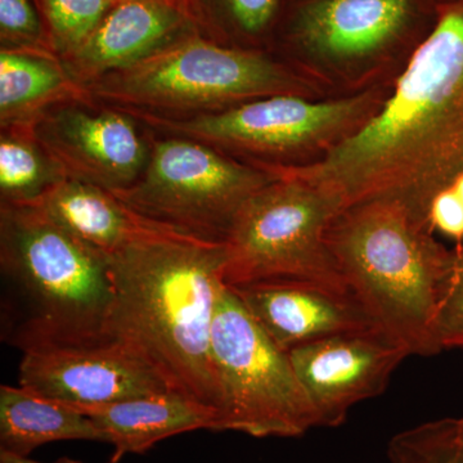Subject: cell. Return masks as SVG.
<instances>
[{
    "instance_id": "9a60e30c",
    "label": "cell",
    "mask_w": 463,
    "mask_h": 463,
    "mask_svg": "<svg viewBox=\"0 0 463 463\" xmlns=\"http://www.w3.org/2000/svg\"><path fill=\"white\" fill-rule=\"evenodd\" d=\"M194 33H201L199 24L182 3L120 0L87 41L61 60L76 83L88 90L103 76L136 65Z\"/></svg>"
},
{
    "instance_id": "8fae6325",
    "label": "cell",
    "mask_w": 463,
    "mask_h": 463,
    "mask_svg": "<svg viewBox=\"0 0 463 463\" xmlns=\"http://www.w3.org/2000/svg\"><path fill=\"white\" fill-rule=\"evenodd\" d=\"M138 124L121 109L71 102L48 111L33 132L67 179L114 194L130 187L147 166L151 138Z\"/></svg>"
},
{
    "instance_id": "d6986e66",
    "label": "cell",
    "mask_w": 463,
    "mask_h": 463,
    "mask_svg": "<svg viewBox=\"0 0 463 463\" xmlns=\"http://www.w3.org/2000/svg\"><path fill=\"white\" fill-rule=\"evenodd\" d=\"M60 440L106 443L90 417L25 386H0V452L29 457Z\"/></svg>"
},
{
    "instance_id": "cb8c5ba5",
    "label": "cell",
    "mask_w": 463,
    "mask_h": 463,
    "mask_svg": "<svg viewBox=\"0 0 463 463\" xmlns=\"http://www.w3.org/2000/svg\"><path fill=\"white\" fill-rule=\"evenodd\" d=\"M0 43L3 50L52 51L33 0H0Z\"/></svg>"
},
{
    "instance_id": "5b68a950",
    "label": "cell",
    "mask_w": 463,
    "mask_h": 463,
    "mask_svg": "<svg viewBox=\"0 0 463 463\" xmlns=\"http://www.w3.org/2000/svg\"><path fill=\"white\" fill-rule=\"evenodd\" d=\"M88 90L96 102L112 108L183 118L298 94L303 81L264 52L194 33L136 65L103 76Z\"/></svg>"
},
{
    "instance_id": "3957f363",
    "label": "cell",
    "mask_w": 463,
    "mask_h": 463,
    "mask_svg": "<svg viewBox=\"0 0 463 463\" xmlns=\"http://www.w3.org/2000/svg\"><path fill=\"white\" fill-rule=\"evenodd\" d=\"M2 339L23 353L108 341L111 260L30 205H0Z\"/></svg>"
},
{
    "instance_id": "7402d4cb",
    "label": "cell",
    "mask_w": 463,
    "mask_h": 463,
    "mask_svg": "<svg viewBox=\"0 0 463 463\" xmlns=\"http://www.w3.org/2000/svg\"><path fill=\"white\" fill-rule=\"evenodd\" d=\"M41 14L48 43L58 57L78 50L94 32L112 0H33Z\"/></svg>"
},
{
    "instance_id": "5bb4252c",
    "label": "cell",
    "mask_w": 463,
    "mask_h": 463,
    "mask_svg": "<svg viewBox=\"0 0 463 463\" xmlns=\"http://www.w3.org/2000/svg\"><path fill=\"white\" fill-rule=\"evenodd\" d=\"M231 288L259 327L286 353L335 335L383 330L352 292L321 283L277 279Z\"/></svg>"
},
{
    "instance_id": "277c9868",
    "label": "cell",
    "mask_w": 463,
    "mask_h": 463,
    "mask_svg": "<svg viewBox=\"0 0 463 463\" xmlns=\"http://www.w3.org/2000/svg\"><path fill=\"white\" fill-rule=\"evenodd\" d=\"M347 288L411 355L438 354L432 326L446 292L455 250L432 237L430 224L394 201L344 210L327 234Z\"/></svg>"
},
{
    "instance_id": "4dcf8cb0",
    "label": "cell",
    "mask_w": 463,
    "mask_h": 463,
    "mask_svg": "<svg viewBox=\"0 0 463 463\" xmlns=\"http://www.w3.org/2000/svg\"><path fill=\"white\" fill-rule=\"evenodd\" d=\"M443 2H447V0H437V3H443Z\"/></svg>"
},
{
    "instance_id": "ba28073f",
    "label": "cell",
    "mask_w": 463,
    "mask_h": 463,
    "mask_svg": "<svg viewBox=\"0 0 463 463\" xmlns=\"http://www.w3.org/2000/svg\"><path fill=\"white\" fill-rule=\"evenodd\" d=\"M273 175L206 143L166 136L151 138L141 176L114 192L136 214L210 242H224L234 216Z\"/></svg>"
},
{
    "instance_id": "52a82bcc",
    "label": "cell",
    "mask_w": 463,
    "mask_h": 463,
    "mask_svg": "<svg viewBox=\"0 0 463 463\" xmlns=\"http://www.w3.org/2000/svg\"><path fill=\"white\" fill-rule=\"evenodd\" d=\"M212 355L223 392L222 431L298 438L319 428L288 353L259 327L225 283L216 298Z\"/></svg>"
},
{
    "instance_id": "6da1fadb",
    "label": "cell",
    "mask_w": 463,
    "mask_h": 463,
    "mask_svg": "<svg viewBox=\"0 0 463 463\" xmlns=\"http://www.w3.org/2000/svg\"><path fill=\"white\" fill-rule=\"evenodd\" d=\"M259 166L315 185L341 213L394 201L430 224L432 200L463 174V0L438 3L392 96L354 133L315 163Z\"/></svg>"
},
{
    "instance_id": "d4e9b609",
    "label": "cell",
    "mask_w": 463,
    "mask_h": 463,
    "mask_svg": "<svg viewBox=\"0 0 463 463\" xmlns=\"http://www.w3.org/2000/svg\"><path fill=\"white\" fill-rule=\"evenodd\" d=\"M438 352L463 349V246L455 249V263L432 326Z\"/></svg>"
},
{
    "instance_id": "ffe728a7",
    "label": "cell",
    "mask_w": 463,
    "mask_h": 463,
    "mask_svg": "<svg viewBox=\"0 0 463 463\" xmlns=\"http://www.w3.org/2000/svg\"><path fill=\"white\" fill-rule=\"evenodd\" d=\"M66 179L65 173L36 138L33 125L2 128L0 200L24 205Z\"/></svg>"
},
{
    "instance_id": "9c48e42d",
    "label": "cell",
    "mask_w": 463,
    "mask_h": 463,
    "mask_svg": "<svg viewBox=\"0 0 463 463\" xmlns=\"http://www.w3.org/2000/svg\"><path fill=\"white\" fill-rule=\"evenodd\" d=\"M381 105L374 91H365L325 102H312L298 94H279L183 118L124 111L157 132L206 143L222 152L288 157L332 147L354 133Z\"/></svg>"
},
{
    "instance_id": "4316f807",
    "label": "cell",
    "mask_w": 463,
    "mask_h": 463,
    "mask_svg": "<svg viewBox=\"0 0 463 463\" xmlns=\"http://www.w3.org/2000/svg\"><path fill=\"white\" fill-rule=\"evenodd\" d=\"M0 463H42L38 461H33V459L29 458V457H20L11 455V453L7 452H0ZM53 463H84L79 461V459L74 458H67V457H63V458L58 459V461Z\"/></svg>"
},
{
    "instance_id": "83f0119b",
    "label": "cell",
    "mask_w": 463,
    "mask_h": 463,
    "mask_svg": "<svg viewBox=\"0 0 463 463\" xmlns=\"http://www.w3.org/2000/svg\"><path fill=\"white\" fill-rule=\"evenodd\" d=\"M457 463H463V417L458 419V447H457Z\"/></svg>"
},
{
    "instance_id": "44dd1931",
    "label": "cell",
    "mask_w": 463,
    "mask_h": 463,
    "mask_svg": "<svg viewBox=\"0 0 463 463\" xmlns=\"http://www.w3.org/2000/svg\"><path fill=\"white\" fill-rule=\"evenodd\" d=\"M200 32L230 45L231 39L255 42L281 23L286 0H188Z\"/></svg>"
},
{
    "instance_id": "7c38bea8",
    "label": "cell",
    "mask_w": 463,
    "mask_h": 463,
    "mask_svg": "<svg viewBox=\"0 0 463 463\" xmlns=\"http://www.w3.org/2000/svg\"><path fill=\"white\" fill-rule=\"evenodd\" d=\"M318 417L319 428H339L354 405L377 397L410 352L385 331L352 332L288 352Z\"/></svg>"
},
{
    "instance_id": "603a6c76",
    "label": "cell",
    "mask_w": 463,
    "mask_h": 463,
    "mask_svg": "<svg viewBox=\"0 0 463 463\" xmlns=\"http://www.w3.org/2000/svg\"><path fill=\"white\" fill-rule=\"evenodd\" d=\"M458 419L421 423L390 439V463H457Z\"/></svg>"
},
{
    "instance_id": "f546056e",
    "label": "cell",
    "mask_w": 463,
    "mask_h": 463,
    "mask_svg": "<svg viewBox=\"0 0 463 463\" xmlns=\"http://www.w3.org/2000/svg\"><path fill=\"white\" fill-rule=\"evenodd\" d=\"M112 2H114V3L115 2H120V0H112ZM173 2L182 3V5H187V7H190V5H188L187 3L184 2V0H173Z\"/></svg>"
},
{
    "instance_id": "4fadbf2b",
    "label": "cell",
    "mask_w": 463,
    "mask_h": 463,
    "mask_svg": "<svg viewBox=\"0 0 463 463\" xmlns=\"http://www.w3.org/2000/svg\"><path fill=\"white\" fill-rule=\"evenodd\" d=\"M18 385L72 407L172 392L142 358L112 340L24 353Z\"/></svg>"
},
{
    "instance_id": "2e32d148",
    "label": "cell",
    "mask_w": 463,
    "mask_h": 463,
    "mask_svg": "<svg viewBox=\"0 0 463 463\" xmlns=\"http://www.w3.org/2000/svg\"><path fill=\"white\" fill-rule=\"evenodd\" d=\"M74 408L90 417L105 434L106 443L114 447L111 463L125 456L143 455L160 441L184 432L221 431L215 410L174 392Z\"/></svg>"
},
{
    "instance_id": "1f68e13d",
    "label": "cell",
    "mask_w": 463,
    "mask_h": 463,
    "mask_svg": "<svg viewBox=\"0 0 463 463\" xmlns=\"http://www.w3.org/2000/svg\"><path fill=\"white\" fill-rule=\"evenodd\" d=\"M184 2L187 3L188 5H190V2H188V0H184Z\"/></svg>"
},
{
    "instance_id": "e0dca14e",
    "label": "cell",
    "mask_w": 463,
    "mask_h": 463,
    "mask_svg": "<svg viewBox=\"0 0 463 463\" xmlns=\"http://www.w3.org/2000/svg\"><path fill=\"white\" fill-rule=\"evenodd\" d=\"M53 223L111 258L156 223L142 218L111 192L63 179L33 203Z\"/></svg>"
},
{
    "instance_id": "484cf974",
    "label": "cell",
    "mask_w": 463,
    "mask_h": 463,
    "mask_svg": "<svg viewBox=\"0 0 463 463\" xmlns=\"http://www.w3.org/2000/svg\"><path fill=\"white\" fill-rule=\"evenodd\" d=\"M429 221L432 230L457 241L463 240V201L455 188H447L434 197Z\"/></svg>"
},
{
    "instance_id": "7a4b0ae2",
    "label": "cell",
    "mask_w": 463,
    "mask_h": 463,
    "mask_svg": "<svg viewBox=\"0 0 463 463\" xmlns=\"http://www.w3.org/2000/svg\"><path fill=\"white\" fill-rule=\"evenodd\" d=\"M108 340L129 347L174 392L213 408L223 392L212 355L225 248L156 224L109 258Z\"/></svg>"
},
{
    "instance_id": "f1b7e54d",
    "label": "cell",
    "mask_w": 463,
    "mask_h": 463,
    "mask_svg": "<svg viewBox=\"0 0 463 463\" xmlns=\"http://www.w3.org/2000/svg\"><path fill=\"white\" fill-rule=\"evenodd\" d=\"M452 187L455 188L457 194H458V196L461 197V200L463 201V174L458 179H457Z\"/></svg>"
},
{
    "instance_id": "ac0fdd59",
    "label": "cell",
    "mask_w": 463,
    "mask_h": 463,
    "mask_svg": "<svg viewBox=\"0 0 463 463\" xmlns=\"http://www.w3.org/2000/svg\"><path fill=\"white\" fill-rule=\"evenodd\" d=\"M96 102L47 50H0V125H33L58 106Z\"/></svg>"
},
{
    "instance_id": "8992f818",
    "label": "cell",
    "mask_w": 463,
    "mask_h": 463,
    "mask_svg": "<svg viewBox=\"0 0 463 463\" xmlns=\"http://www.w3.org/2000/svg\"><path fill=\"white\" fill-rule=\"evenodd\" d=\"M341 207L330 194L294 178H277L239 210L224 240L223 282L231 288L295 279L350 292L327 234Z\"/></svg>"
},
{
    "instance_id": "30bf717a",
    "label": "cell",
    "mask_w": 463,
    "mask_h": 463,
    "mask_svg": "<svg viewBox=\"0 0 463 463\" xmlns=\"http://www.w3.org/2000/svg\"><path fill=\"white\" fill-rule=\"evenodd\" d=\"M282 35L289 47L332 63L394 50L438 14L437 0H289Z\"/></svg>"
}]
</instances>
